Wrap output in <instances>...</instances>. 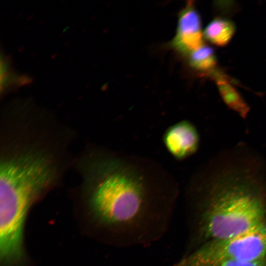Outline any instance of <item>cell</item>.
<instances>
[{
  "mask_svg": "<svg viewBox=\"0 0 266 266\" xmlns=\"http://www.w3.org/2000/svg\"><path fill=\"white\" fill-rule=\"evenodd\" d=\"M77 166L91 212L115 231L122 246L146 244L164 234L179 189L160 164L94 148L81 156Z\"/></svg>",
  "mask_w": 266,
  "mask_h": 266,
  "instance_id": "6da1fadb",
  "label": "cell"
},
{
  "mask_svg": "<svg viewBox=\"0 0 266 266\" xmlns=\"http://www.w3.org/2000/svg\"><path fill=\"white\" fill-rule=\"evenodd\" d=\"M184 197L196 217L189 248L245 233L265 223L266 162L244 145L226 150L194 172Z\"/></svg>",
  "mask_w": 266,
  "mask_h": 266,
  "instance_id": "7a4b0ae2",
  "label": "cell"
},
{
  "mask_svg": "<svg viewBox=\"0 0 266 266\" xmlns=\"http://www.w3.org/2000/svg\"><path fill=\"white\" fill-rule=\"evenodd\" d=\"M39 122L3 125L0 156V204L29 209L57 185L64 172V142Z\"/></svg>",
  "mask_w": 266,
  "mask_h": 266,
  "instance_id": "3957f363",
  "label": "cell"
},
{
  "mask_svg": "<svg viewBox=\"0 0 266 266\" xmlns=\"http://www.w3.org/2000/svg\"><path fill=\"white\" fill-rule=\"evenodd\" d=\"M266 258V224L233 237L207 241L184 255L174 266H219L231 261Z\"/></svg>",
  "mask_w": 266,
  "mask_h": 266,
  "instance_id": "277c9868",
  "label": "cell"
},
{
  "mask_svg": "<svg viewBox=\"0 0 266 266\" xmlns=\"http://www.w3.org/2000/svg\"><path fill=\"white\" fill-rule=\"evenodd\" d=\"M163 142L173 158L183 160L195 154L200 144V136L196 127L184 120L169 126L165 131Z\"/></svg>",
  "mask_w": 266,
  "mask_h": 266,
  "instance_id": "5b68a950",
  "label": "cell"
},
{
  "mask_svg": "<svg viewBox=\"0 0 266 266\" xmlns=\"http://www.w3.org/2000/svg\"><path fill=\"white\" fill-rule=\"evenodd\" d=\"M172 44L178 51L189 55L203 45L200 18L190 2L179 15L176 34Z\"/></svg>",
  "mask_w": 266,
  "mask_h": 266,
  "instance_id": "8992f818",
  "label": "cell"
},
{
  "mask_svg": "<svg viewBox=\"0 0 266 266\" xmlns=\"http://www.w3.org/2000/svg\"><path fill=\"white\" fill-rule=\"evenodd\" d=\"M216 83L225 103L242 118H246L250 107L236 89L219 74L215 76Z\"/></svg>",
  "mask_w": 266,
  "mask_h": 266,
  "instance_id": "52a82bcc",
  "label": "cell"
},
{
  "mask_svg": "<svg viewBox=\"0 0 266 266\" xmlns=\"http://www.w3.org/2000/svg\"><path fill=\"white\" fill-rule=\"evenodd\" d=\"M235 31L232 21L222 18H216L211 21L204 30V37L211 43L219 46L227 44Z\"/></svg>",
  "mask_w": 266,
  "mask_h": 266,
  "instance_id": "ba28073f",
  "label": "cell"
},
{
  "mask_svg": "<svg viewBox=\"0 0 266 266\" xmlns=\"http://www.w3.org/2000/svg\"><path fill=\"white\" fill-rule=\"evenodd\" d=\"M189 64L192 67L199 71H209L216 64L213 49L202 45L189 54Z\"/></svg>",
  "mask_w": 266,
  "mask_h": 266,
  "instance_id": "9c48e42d",
  "label": "cell"
},
{
  "mask_svg": "<svg viewBox=\"0 0 266 266\" xmlns=\"http://www.w3.org/2000/svg\"><path fill=\"white\" fill-rule=\"evenodd\" d=\"M219 266H266V258L254 261H228Z\"/></svg>",
  "mask_w": 266,
  "mask_h": 266,
  "instance_id": "30bf717a",
  "label": "cell"
}]
</instances>
